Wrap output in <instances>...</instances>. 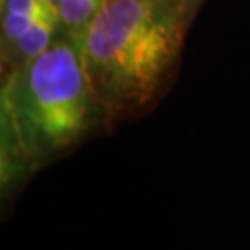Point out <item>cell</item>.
Wrapping results in <instances>:
<instances>
[{
  "label": "cell",
  "mask_w": 250,
  "mask_h": 250,
  "mask_svg": "<svg viewBox=\"0 0 250 250\" xmlns=\"http://www.w3.org/2000/svg\"><path fill=\"white\" fill-rule=\"evenodd\" d=\"M189 0H107L82 32V58L99 106H143L178 62Z\"/></svg>",
  "instance_id": "obj_1"
},
{
  "label": "cell",
  "mask_w": 250,
  "mask_h": 250,
  "mask_svg": "<svg viewBox=\"0 0 250 250\" xmlns=\"http://www.w3.org/2000/svg\"><path fill=\"white\" fill-rule=\"evenodd\" d=\"M99 102L82 58V34L63 28L43 54L6 74L2 119L22 156L43 161L91 128Z\"/></svg>",
  "instance_id": "obj_2"
},
{
  "label": "cell",
  "mask_w": 250,
  "mask_h": 250,
  "mask_svg": "<svg viewBox=\"0 0 250 250\" xmlns=\"http://www.w3.org/2000/svg\"><path fill=\"white\" fill-rule=\"evenodd\" d=\"M63 30V22L60 17L58 6L48 9L24 36L19 39L8 52L2 54V63H8V72L15 71L22 63L34 60L36 56L43 54L54 43V39Z\"/></svg>",
  "instance_id": "obj_3"
},
{
  "label": "cell",
  "mask_w": 250,
  "mask_h": 250,
  "mask_svg": "<svg viewBox=\"0 0 250 250\" xmlns=\"http://www.w3.org/2000/svg\"><path fill=\"white\" fill-rule=\"evenodd\" d=\"M107 0H63L58 4L63 28L72 34H82L91 19L99 13V9Z\"/></svg>",
  "instance_id": "obj_4"
},
{
  "label": "cell",
  "mask_w": 250,
  "mask_h": 250,
  "mask_svg": "<svg viewBox=\"0 0 250 250\" xmlns=\"http://www.w3.org/2000/svg\"><path fill=\"white\" fill-rule=\"evenodd\" d=\"M189 2H191V4H193V6H195V9L198 8V4H200V2H202V0H189Z\"/></svg>",
  "instance_id": "obj_5"
},
{
  "label": "cell",
  "mask_w": 250,
  "mask_h": 250,
  "mask_svg": "<svg viewBox=\"0 0 250 250\" xmlns=\"http://www.w3.org/2000/svg\"><path fill=\"white\" fill-rule=\"evenodd\" d=\"M50 2H52V4H56V6H58V4H60V2H63V0H50Z\"/></svg>",
  "instance_id": "obj_6"
}]
</instances>
